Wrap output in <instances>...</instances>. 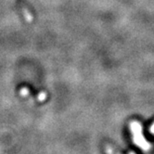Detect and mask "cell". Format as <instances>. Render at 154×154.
<instances>
[{
    "instance_id": "obj_1",
    "label": "cell",
    "mask_w": 154,
    "mask_h": 154,
    "mask_svg": "<svg viewBox=\"0 0 154 154\" xmlns=\"http://www.w3.org/2000/svg\"><path fill=\"white\" fill-rule=\"evenodd\" d=\"M130 130L132 133V138L136 146L140 148L142 150L148 151L151 149V144L146 140L142 133V125L137 121H133L130 123Z\"/></svg>"
},
{
    "instance_id": "obj_2",
    "label": "cell",
    "mask_w": 154,
    "mask_h": 154,
    "mask_svg": "<svg viewBox=\"0 0 154 154\" xmlns=\"http://www.w3.org/2000/svg\"><path fill=\"white\" fill-rule=\"evenodd\" d=\"M19 8H20L21 13H23V17H24V19L27 23H32V21L34 20V15H32V13L24 5L20 4V3L19 4Z\"/></svg>"
},
{
    "instance_id": "obj_3",
    "label": "cell",
    "mask_w": 154,
    "mask_h": 154,
    "mask_svg": "<svg viewBox=\"0 0 154 154\" xmlns=\"http://www.w3.org/2000/svg\"><path fill=\"white\" fill-rule=\"evenodd\" d=\"M47 97H48V93L45 91H41L38 95H37V100L40 102H43L47 100Z\"/></svg>"
},
{
    "instance_id": "obj_4",
    "label": "cell",
    "mask_w": 154,
    "mask_h": 154,
    "mask_svg": "<svg viewBox=\"0 0 154 154\" xmlns=\"http://www.w3.org/2000/svg\"><path fill=\"white\" fill-rule=\"evenodd\" d=\"M20 95L23 97H27L30 95V91L27 87H21V88L20 89Z\"/></svg>"
},
{
    "instance_id": "obj_5",
    "label": "cell",
    "mask_w": 154,
    "mask_h": 154,
    "mask_svg": "<svg viewBox=\"0 0 154 154\" xmlns=\"http://www.w3.org/2000/svg\"><path fill=\"white\" fill-rule=\"evenodd\" d=\"M105 151H106V153L107 154H119V153H117L111 146H106V148H105Z\"/></svg>"
},
{
    "instance_id": "obj_6",
    "label": "cell",
    "mask_w": 154,
    "mask_h": 154,
    "mask_svg": "<svg viewBox=\"0 0 154 154\" xmlns=\"http://www.w3.org/2000/svg\"><path fill=\"white\" fill-rule=\"evenodd\" d=\"M149 132H150L151 134L154 135V123L150 125V127H149Z\"/></svg>"
},
{
    "instance_id": "obj_7",
    "label": "cell",
    "mask_w": 154,
    "mask_h": 154,
    "mask_svg": "<svg viewBox=\"0 0 154 154\" xmlns=\"http://www.w3.org/2000/svg\"><path fill=\"white\" fill-rule=\"evenodd\" d=\"M129 154H136V153H135V152H130Z\"/></svg>"
}]
</instances>
